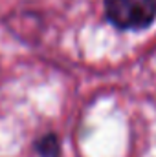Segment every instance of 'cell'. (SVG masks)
<instances>
[{
    "instance_id": "cell-1",
    "label": "cell",
    "mask_w": 156,
    "mask_h": 157,
    "mask_svg": "<svg viewBox=\"0 0 156 157\" xmlns=\"http://www.w3.org/2000/svg\"><path fill=\"white\" fill-rule=\"evenodd\" d=\"M105 11L121 29H145L156 17V0H105Z\"/></svg>"
},
{
    "instance_id": "cell-2",
    "label": "cell",
    "mask_w": 156,
    "mask_h": 157,
    "mask_svg": "<svg viewBox=\"0 0 156 157\" xmlns=\"http://www.w3.org/2000/svg\"><path fill=\"white\" fill-rule=\"evenodd\" d=\"M37 152L42 157H57L59 155V141L55 135H44L37 141Z\"/></svg>"
}]
</instances>
